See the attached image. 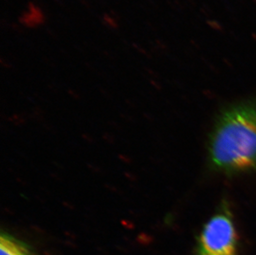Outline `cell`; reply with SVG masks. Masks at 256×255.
Wrapping results in <instances>:
<instances>
[{"instance_id":"cell-1","label":"cell","mask_w":256,"mask_h":255,"mask_svg":"<svg viewBox=\"0 0 256 255\" xmlns=\"http://www.w3.org/2000/svg\"><path fill=\"white\" fill-rule=\"evenodd\" d=\"M213 164L226 170L256 165V110L238 108L223 116L210 144Z\"/></svg>"},{"instance_id":"cell-2","label":"cell","mask_w":256,"mask_h":255,"mask_svg":"<svg viewBox=\"0 0 256 255\" xmlns=\"http://www.w3.org/2000/svg\"><path fill=\"white\" fill-rule=\"evenodd\" d=\"M238 241L230 214L220 212L205 224L198 243V255H237Z\"/></svg>"},{"instance_id":"cell-3","label":"cell","mask_w":256,"mask_h":255,"mask_svg":"<svg viewBox=\"0 0 256 255\" xmlns=\"http://www.w3.org/2000/svg\"><path fill=\"white\" fill-rule=\"evenodd\" d=\"M0 255H32V254L25 244L8 234H2L0 238Z\"/></svg>"}]
</instances>
